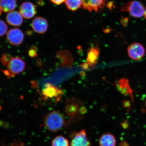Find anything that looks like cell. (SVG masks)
Listing matches in <instances>:
<instances>
[{"label": "cell", "instance_id": "1", "mask_svg": "<svg viewBox=\"0 0 146 146\" xmlns=\"http://www.w3.org/2000/svg\"><path fill=\"white\" fill-rule=\"evenodd\" d=\"M45 127L48 130L56 132L61 129L65 125L64 117L59 111H54L47 115L44 120Z\"/></svg>", "mask_w": 146, "mask_h": 146}, {"label": "cell", "instance_id": "2", "mask_svg": "<svg viewBox=\"0 0 146 146\" xmlns=\"http://www.w3.org/2000/svg\"><path fill=\"white\" fill-rule=\"evenodd\" d=\"M25 63L19 57H13L7 65V70L3 71L5 76L11 78L24 71Z\"/></svg>", "mask_w": 146, "mask_h": 146}, {"label": "cell", "instance_id": "3", "mask_svg": "<svg viewBox=\"0 0 146 146\" xmlns=\"http://www.w3.org/2000/svg\"><path fill=\"white\" fill-rule=\"evenodd\" d=\"M63 94V91L59 88L47 83L42 89L41 94L42 98L46 101L52 100L57 102L61 99Z\"/></svg>", "mask_w": 146, "mask_h": 146}, {"label": "cell", "instance_id": "4", "mask_svg": "<svg viewBox=\"0 0 146 146\" xmlns=\"http://www.w3.org/2000/svg\"><path fill=\"white\" fill-rule=\"evenodd\" d=\"M145 9L140 2L133 1L125 3L122 6L121 11L128 12L129 15L135 18H141L145 15Z\"/></svg>", "mask_w": 146, "mask_h": 146}, {"label": "cell", "instance_id": "5", "mask_svg": "<svg viewBox=\"0 0 146 146\" xmlns=\"http://www.w3.org/2000/svg\"><path fill=\"white\" fill-rule=\"evenodd\" d=\"M83 104L77 98H72L66 102V112L71 117L74 116L79 111L84 112Z\"/></svg>", "mask_w": 146, "mask_h": 146}, {"label": "cell", "instance_id": "6", "mask_svg": "<svg viewBox=\"0 0 146 146\" xmlns=\"http://www.w3.org/2000/svg\"><path fill=\"white\" fill-rule=\"evenodd\" d=\"M7 39L9 42L12 45H19L24 41V34L19 29H11L7 33Z\"/></svg>", "mask_w": 146, "mask_h": 146}, {"label": "cell", "instance_id": "7", "mask_svg": "<svg viewBox=\"0 0 146 146\" xmlns=\"http://www.w3.org/2000/svg\"><path fill=\"white\" fill-rule=\"evenodd\" d=\"M127 51L129 57L135 60L142 59L145 52V49L143 46L138 43H133L129 45Z\"/></svg>", "mask_w": 146, "mask_h": 146}, {"label": "cell", "instance_id": "8", "mask_svg": "<svg viewBox=\"0 0 146 146\" xmlns=\"http://www.w3.org/2000/svg\"><path fill=\"white\" fill-rule=\"evenodd\" d=\"M83 8L89 12H97L104 8L107 0H81Z\"/></svg>", "mask_w": 146, "mask_h": 146}, {"label": "cell", "instance_id": "9", "mask_svg": "<svg viewBox=\"0 0 146 146\" xmlns=\"http://www.w3.org/2000/svg\"><path fill=\"white\" fill-rule=\"evenodd\" d=\"M19 12L24 18L30 19L35 15L36 7L30 2H25L20 6Z\"/></svg>", "mask_w": 146, "mask_h": 146}, {"label": "cell", "instance_id": "10", "mask_svg": "<svg viewBox=\"0 0 146 146\" xmlns=\"http://www.w3.org/2000/svg\"><path fill=\"white\" fill-rule=\"evenodd\" d=\"M31 25L35 32L40 34H44L48 28V23L46 20L41 17L34 18L32 22Z\"/></svg>", "mask_w": 146, "mask_h": 146}, {"label": "cell", "instance_id": "11", "mask_svg": "<svg viewBox=\"0 0 146 146\" xmlns=\"http://www.w3.org/2000/svg\"><path fill=\"white\" fill-rule=\"evenodd\" d=\"M69 146H90V142L87 138L85 130L83 129L76 133Z\"/></svg>", "mask_w": 146, "mask_h": 146}, {"label": "cell", "instance_id": "12", "mask_svg": "<svg viewBox=\"0 0 146 146\" xmlns=\"http://www.w3.org/2000/svg\"><path fill=\"white\" fill-rule=\"evenodd\" d=\"M6 19L7 23L13 26H21L23 23V16L17 11L9 12L6 16Z\"/></svg>", "mask_w": 146, "mask_h": 146}, {"label": "cell", "instance_id": "13", "mask_svg": "<svg viewBox=\"0 0 146 146\" xmlns=\"http://www.w3.org/2000/svg\"><path fill=\"white\" fill-rule=\"evenodd\" d=\"M100 54V50L97 46H93L87 52V62L91 67L94 66L97 63Z\"/></svg>", "mask_w": 146, "mask_h": 146}, {"label": "cell", "instance_id": "14", "mask_svg": "<svg viewBox=\"0 0 146 146\" xmlns=\"http://www.w3.org/2000/svg\"><path fill=\"white\" fill-rule=\"evenodd\" d=\"M116 86L119 90L125 96H129L132 98V91L126 78H123L119 80Z\"/></svg>", "mask_w": 146, "mask_h": 146}, {"label": "cell", "instance_id": "15", "mask_svg": "<svg viewBox=\"0 0 146 146\" xmlns=\"http://www.w3.org/2000/svg\"><path fill=\"white\" fill-rule=\"evenodd\" d=\"M116 140L113 135L106 133L102 135L100 138V146H115Z\"/></svg>", "mask_w": 146, "mask_h": 146}, {"label": "cell", "instance_id": "16", "mask_svg": "<svg viewBox=\"0 0 146 146\" xmlns=\"http://www.w3.org/2000/svg\"><path fill=\"white\" fill-rule=\"evenodd\" d=\"M0 6L3 12H12L17 6V0H0Z\"/></svg>", "mask_w": 146, "mask_h": 146}, {"label": "cell", "instance_id": "17", "mask_svg": "<svg viewBox=\"0 0 146 146\" xmlns=\"http://www.w3.org/2000/svg\"><path fill=\"white\" fill-rule=\"evenodd\" d=\"M65 3L67 8L72 11L77 10L82 5L81 0H66Z\"/></svg>", "mask_w": 146, "mask_h": 146}, {"label": "cell", "instance_id": "18", "mask_svg": "<svg viewBox=\"0 0 146 146\" xmlns=\"http://www.w3.org/2000/svg\"><path fill=\"white\" fill-rule=\"evenodd\" d=\"M52 146H69V141L64 137L58 136L53 140Z\"/></svg>", "mask_w": 146, "mask_h": 146}, {"label": "cell", "instance_id": "19", "mask_svg": "<svg viewBox=\"0 0 146 146\" xmlns=\"http://www.w3.org/2000/svg\"><path fill=\"white\" fill-rule=\"evenodd\" d=\"M12 57L13 56L11 54L5 53L3 54L1 58L0 59V61L3 66L6 67Z\"/></svg>", "mask_w": 146, "mask_h": 146}, {"label": "cell", "instance_id": "20", "mask_svg": "<svg viewBox=\"0 0 146 146\" xmlns=\"http://www.w3.org/2000/svg\"><path fill=\"white\" fill-rule=\"evenodd\" d=\"M8 30V26L2 20H0V36H4Z\"/></svg>", "mask_w": 146, "mask_h": 146}, {"label": "cell", "instance_id": "21", "mask_svg": "<svg viewBox=\"0 0 146 146\" xmlns=\"http://www.w3.org/2000/svg\"><path fill=\"white\" fill-rule=\"evenodd\" d=\"M36 46H33L29 51V56L31 57H35L36 55Z\"/></svg>", "mask_w": 146, "mask_h": 146}, {"label": "cell", "instance_id": "22", "mask_svg": "<svg viewBox=\"0 0 146 146\" xmlns=\"http://www.w3.org/2000/svg\"><path fill=\"white\" fill-rule=\"evenodd\" d=\"M50 1L54 4L58 5L63 3L66 0H50Z\"/></svg>", "mask_w": 146, "mask_h": 146}, {"label": "cell", "instance_id": "23", "mask_svg": "<svg viewBox=\"0 0 146 146\" xmlns=\"http://www.w3.org/2000/svg\"><path fill=\"white\" fill-rule=\"evenodd\" d=\"M81 68L84 69V70H87L88 69L89 66H90L89 64L86 62L82 64L81 65Z\"/></svg>", "mask_w": 146, "mask_h": 146}, {"label": "cell", "instance_id": "24", "mask_svg": "<svg viewBox=\"0 0 146 146\" xmlns=\"http://www.w3.org/2000/svg\"><path fill=\"white\" fill-rule=\"evenodd\" d=\"M2 11L3 10H2L1 6H0V15H1L2 14Z\"/></svg>", "mask_w": 146, "mask_h": 146}, {"label": "cell", "instance_id": "25", "mask_svg": "<svg viewBox=\"0 0 146 146\" xmlns=\"http://www.w3.org/2000/svg\"><path fill=\"white\" fill-rule=\"evenodd\" d=\"M144 17H145V19H146V9H145V15H144Z\"/></svg>", "mask_w": 146, "mask_h": 146}]
</instances>
